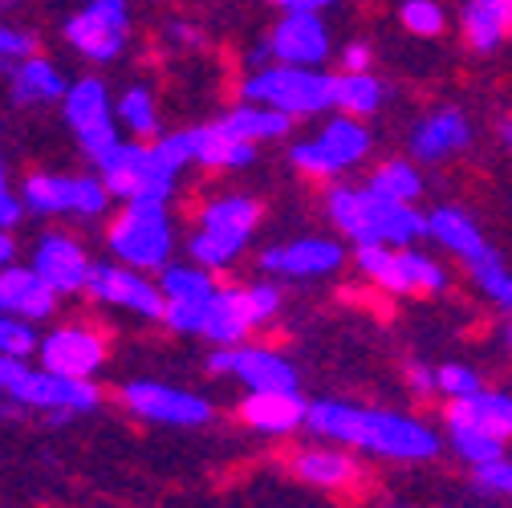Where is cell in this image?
<instances>
[{
	"instance_id": "obj_1",
	"label": "cell",
	"mask_w": 512,
	"mask_h": 508,
	"mask_svg": "<svg viewBox=\"0 0 512 508\" xmlns=\"http://www.w3.org/2000/svg\"><path fill=\"white\" fill-rule=\"evenodd\" d=\"M305 431L317 439H334L342 448H354L362 460H378V464H431L447 448L443 431L423 415L354 403V399H309Z\"/></svg>"
},
{
	"instance_id": "obj_2",
	"label": "cell",
	"mask_w": 512,
	"mask_h": 508,
	"mask_svg": "<svg viewBox=\"0 0 512 508\" xmlns=\"http://www.w3.org/2000/svg\"><path fill=\"white\" fill-rule=\"evenodd\" d=\"M326 220L342 240L358 244H419L427 236V212L415 204H395L387 196H378L374 187L362 183H330L326 187Z\"/></svg>"
},
{
	"instance_id": "obj_3",
	"label": "cell",
	"mask_w": 512,
	"mask_h": 508,
	"mask_svg": "<svg viewBox=\"0 0 512 508\" xmlns=\"http://www.w3.org/2000/svg\"><path fill=\"white\" fill-rule=\"evenodd\" d=\"M0 395L9 411H33L53 423L94 415L106 403L98 378H70L29 358H0Z\"/></svg>"
},
{
	"instance_id": "obj_4",
	"label": "cell",
	"mask_w": 512,
	"mask_h": 508,
	"mask_svg": "<svg viewBox=\"0 0 512 508\" xmlns=\"http://www.w3.org/2000/svg\"><path fill=\"white\" fill-rule=\"evenodd\" d=\"M17 192L29 208V216L37 220H110V212L118 208V200L110 196L106 179L90 167V171H25Z\"/></svg>"
},
{
	"instance_id": "obj_5",
	"label": "cell",
	"mask_w": 512,
	"mask_h": 508,
	"mask_svg": "<svg viewBox=\"0 0 512 508\" xmlns=\"http://www.w3.org/2000/svg\"><path fill=\"white\" fill-rule=\"evenodd\" d=\"M354 273L387 297H439L452 289V269L419 244H358Z\"/></svg>"
},
{
	"instance_id": "obj_6",
	"label": "cell",
	"mask_w": 512,
	"mask_h": 508,
	"mask_svg": "<svg viewBox=\"0 0 512 508\" xmlns=\"http://www.w3.org/2000/svg\"><path fill=\"white\" fill-rule=\"evenodd\" d=\"M285 309V289L273 277L256 281H220L208 301L204 342L208 346H240L252 342V334L269 330Z\"/></svg>"
},
{
	"instance_id": "obj_7",
	"label": "cell",
	"mask_w": 512,
	"mask_h": 508,
	"mask_svg": "<svg viewBox=\"0 0 512 508\" xmlns=\"http://www.w3.org/2000/svg\"><path fill=\"white\" fill-rule=\"evenodd\" d=\"M236 102H261L293 122L301 118H326L334 114V74L330 70H305V66H273L244 70L236 82Z\"/></svg>"
},
{
	"instance_id": "obj_8",
	"label": "cell",
	"mask_w": 512,
	"mask_h": 508,
	"mask_svg": "<svg viewBox=\"0 0 512 508\" xmlns=\"http://www.w3.org/2000/svg\"><path fill=\"white\" fill-rule=\"evenodd\" d=\"M374 151V135L362 118L350 114H326L322 126L309 135L297 139L289 147V167L313 183H342L354 167H362Z\"/></svg>"
},
{
	"instance_id": "obj_9",
	"label": "cell",
	"mask_w": 512,
	"mask_h": 508,
	"mask_svg": "<svg viewBox=\"0 0 512 508\" xmlns=\"http://www.w3.org/2000/svg\"><path fill=\"white\" fill-rule=\"evenodd\" d=\"M106 248L114 261L159 277L175 261L171 204H118L106 220Z\"/></svg>"
},
{
	"instance_id": "obj_10",
	"label": "cell",
	"mask_w": 512,
	"mask_h": 508,
	"mask_svg": "<svg viewBox=\"0 0 512 508\" xmlns=\"http://www.w3.org/2000/svg\"><path fill=\"white\" fill-rule=\"evenodd\" d=\"M98 175L118 204H171L183 171L155 143L122 139V147L98 167Z\"/></svg>"
},
{
	"instance_id": "obj_11",
	"label": "cell",
	"mask_w": 512,
	"mask_h": 508,
	"mask_svg": "<svg viewBox=\"0 0 512 508\" xmlns=\"http://www.w3.org/2000/svg\"><path fill=\"white\" fill-rule=\"evenodd\" d=\"M61 118H66V126L78 139L82 159L94 171L122 147V122H118V110H114V94L98 74H86V78L70 82V94H66V102H61Z\"/></svg>"
},
{
	"instance_id": "obj_12",
	"label": "cell",
	"mask_w": 512,
	"mask_h": 508,
	"mask_svg": "<svg viewBox=\"0 0 512 508\" xmlns=\"http://www.w3.org/2000/svg\"><path fill=\"white\" fill-rule=\"evenodd\" d=\"M131 33H135L131 0H86L61 21V41L90 66H114L131 49Z\"/></svg>"
},
{
	"instance_id": "obj_13",
	"label": "cell",
	"mask_w": 512,
	"mask_h": 508,
	"mask_svg": "<svg viewBox=\"0 0 512 508\" xmlns=\"http://www.w3.org/2000/svg\"><path fill=\"white\" fill-rule=\"evenodd\" d=\"M114 399L126 415H135L139 423H151V427L196 431L216 419V407L208 395L175 387V383H159V378H131V383L118 387Z\"/></svg>"
},
{
	"instance_id": "obj_14",
	"label": "cell",
	"mask_w": 512,
	"mask_h": 508,
	"mask_svg": "<svg viewBox=\"0 0 512 508\" xmlns=\"http://www.w3.org/2000/svg\"><path fill=\"white\" fill-rule=\"evenodd\" d=\"M204 370L212 378H228L240 391H301L297 362L273 342H240V346H212Z\"/></svg>"
},
{
	"instance_id": "obj_15",
	"label": "cell",
	"mask_w": 512,
	"mask_h": 508,
	"mask_svg": "<svg viewBox=\"0 0 512 508\" xmlns=\"http://www.w3.org/2000/svg\"><path fill=\"white\" fill-rule=\"evenodd\" d=\"M285 468L297 484H305L313 492H326V496H358L370 480L366 460L354 448H342V443L317 439V435H309L305 443L289 448Z\"/></svg>"
},
{
	"instance_id": "obj_16",
	"label": "cell",
	"mask_w": 512,
	"mask_h": 508,
	"mask_svg": "<svg viewBox=\"0 0 512 508\" xmlns=\"http://www.w3.org/2000/svg\"><path fill=\"white\" fill-rule=\"evenodd\" d=\"M346 265H354V252L346 248L342 236H326V232L269 244L256 257L261 277H273V281H322V277L342 273Z\"/></svg>"
},
{
	"instance_id": "obj_17",
	"label": "cell",
	"mask_w": 512,
	"mask_h": 508,
	"mask_svg": "<svg viewBox=\"0 0 512 508\" xmlns=\"http://www.w3.org/2000/svg\"><path fill=\"white\" fill-rule=\"evenodd\" d=\"M94 305L110 309V313H126L135 322H159L163 326V313H167V297L159 289V277L155 273H143V269H131L122 261H98L94 265V277H90V293H86Z\"/></svg>"
},
{
	"instance_id": "obj_18",
	"label": "cell",
	"mask_w": 512,
	"mask_h": 508,
	"mask_svg": "<svg viewBox=\"0 0 512 508\" xmlns=\"http://www.w3.org/2000/svg\"><path fill=\"white\" fill-rule=\"evenodd\" d=\"M37 362L57 370V374H70V378H98L110 362V334L86 317H70V322H57L41 334V350Z\"/></svg>"
},
{
	"instance_id": "obj_19",
	"label": "cell",
	"mask_w": 512,
	"mask_h": 508,
	"mask_svg": "<svg viewBox=\"0 0 512 508\" xmlns=\"http://www.w3.org/2000/svg\"><path fill=\"white\" fill-rule=\"evenodd\" d=\"M265 41L273 49V61L281 66H305V70H326L330 57H338L330 25L322 13H297L285 9L277 13V21L265 29Z\"/></svg>"
},
{
	"instance_id": "obj_20",
	"label": "cell",
	"mask_w": 512,
	"mask_h": 508,
	"mask_svg": "<svg viewBox=\"0 0 512 508\" xmlns=\"http://www.w3.org/2000/svg\"><path fill=\"white\" fill-rule=\"evenodd\" d=\"M29 265L61 293V301H70V297H86L90 293V277H94V257H90V248L70 236V232H61V228H49L33 240L29 248Z\"/></svg>"
},
{
	"instance_id": "obj_21",
	"label": "cell",
	"mask_w": 512,
	"mask_h": 508,
	"mask_svg": "<svg viewBox=\"0 0 512 508\" xmlns=\"http://www.w3.org/2000/svg\"><path fill=\"white\" fill-rule=\"evenodd\" d=\"M476 126L460 106H435L407 131V155L423 167H439L472 147Z\"/></svg>"
},
{
	"instance_id": "obj_22",
	"label": "cell",
	"mask_w": 512,
	"mask_h": 508,
	"mask_svg": "<svg viewBox=\"0 0 512 508\" xmlns=\"http://www.w3.org/2000/svg\"><path fill=\"white\" fill-rule=\"evenodd\" d=\"M236 423L261 439H293L309 427V399L301 391H244Z\"/></svg>"
},
{
	"instance_id": "obj_23",
	"label": "cell",
	"mask_w": 512,
	"mask_h": 508,
	"mask_svg": "<svg viewBox=\"0 0 512 508\" xmlns=\"http://www.w3.org/2000/svg\"><path fill=\"white\" fill-rule=\"evenodd\" d=\"M0 313L21 317L33 326H53L61 313V293L25 261L0 269Z\"/></svg>"
},
{
	"instance_id": "obj_24",
	"label": "cell",
	"mask_w": 512,
	"mask_h": 508,
	"mask_svg": "<svg viewBox=\"0 0 512 508\" xmlns=\"http://www.w3.org/2000/svg\"><path fill=\"white\" fill-rule=\"evenodd\" d=\"M187 135H191V167H200L208 175L248 171L256 163V155H261V147H256V143H248L236 131H228L224 118L187 126Z\"/></svg>"
},
{
	"instance_id": "obj_25",
	"label": "cell",
	"mask_w": 512,
	"mask_h": 508,
	"mask_svg": "<svg viewBox=\"0 0 512 508\" xmlns=\"http://www.w3.org/2000/svg\"><path fill=\"white\" fill-rule=\"evenodd\" d=\"M5 94H9V106H17V110H53L66 102L70 78L61 74L53 57L37 53V57L17 61V66L5 70Z\"/></svg>"
},
{
	"instance_id": "obj_26",
	"label": "cell",
	"mask_w": 512,
	"mask_h": 508,
	"mask_svg": "<svg viewBox=\"0 0 512 508\" xmlns=\"http://www.w3.org/2000/svg\"><path fill=\"white\" fill-rule=\"evenodd\" d=\"M261 220H265V204L252 192H216L196 208V228L200 232L236 240L244 248L252 244L256 232H261Z\"/></svg>"
},
{
	"instance_id": "obj_27",
	"label": "cell",
	"mask_w": 512,
	"mask_h": 508,
	"mask_svg": "<svg viewBox=\"0 0 512 508\" xmlns=\"http://www.w3.org/2000/svg\"><path fill=\"white\" fill-rule=\"evenodd\" d=\"M427 240L439 252H447L452 261H460V265H472V261L484 257V252H492L484 228L456 204H443V208L427 212Z\"/></svg>"
},
{
	"instance_id": "obj_28",
	"label": "cell",
	"mask_w": 512,
	"mask_h": 508,
	"mask_svg": "<svg viewBox=\"0 0 512 508\" xmlns=\"http://www.w3.org/2000/svg\"><path fill=\"white\" fill-rule=\"evenodd\" d=\"M460 37L480 57L500 53L512 41V0H464Z\"/></svg>"
},
{
	"instance_id": "obj_29",
	"label": "cell",
	"mask_w": 512,
	"mask_h": 508,
	"mask_svg": "<svg viewBox=\"0 0 512 508\" xmlns=\"http://www.w3.org/2000/svg\"><path fill=\"white\" fill-rule=\"evenodd\" d=\"M114 110L126 139H139V143H155L163 139V110H159V94L147 82H131L114 94Z\"/></svg>"
},
{
	"instance_id": "obj_30",
	"label": "cell",
	"mask_w": 512,
	"mask_h": 508,
	"mask_svg": "<svg viewBox=\"0 0 512 508\" xmlns=\"http://www.w3.org/2000/svg\"><path fill=\"white\" fill-rule=\"evenodd\" d=\"M443 419H460V423H472L504 443H512V391H500V387H488L480 391L476 399H464V403H447L443 407Z\"/></svg>"
},
{
	"instance_id": "obj_31",
	"label": "cell",
	"mask_w": 512,
	"mask_h": 508,
	"mask_svg": "<svg viewBox=\"0 0 512 508\" xmlns=\"http://www.w3.org/2000/svg\"><path fill=\"white\" fill-rule=\"evenodd\" d=\"M224 126L228 131H236L240 139L265 147V143H281L293 135V118L273 110V106H261V102H232L224 114Z\"/></svg>"
},
{
	"instance_id": "obj_32",
	"label": "cell",
	"mask_w": 512,
	"mask_h": 508,
	"mask_svg": "<svg viewBox=\"0 0 512 508\" xmlns=\"http://www.w3.org/2000/svg\"><path fill=\"white\" fill-rule=\"evenodd\" d=\"M366 183L374 187L378 196H387L395 204H415L423 200L427 192V179H423V163H415L411 155H391V159H382L366 171Z\"/></svg>"
},
{
	"instance_id": "obj_33",
	"label": "cell",
	"mask_w": 512,
	"mask_h": 508,
	"mask_svg": "<svg viewBox=\"0 0 512 508\" xmlns=\"http://www.w3.org/2000/svg\"><path fill=\"white\" fill-rule=\"evenodd\" d=\"M443 439H447V452H452L468 472L476 468H488V464H500L508 460V443L472 427V423H460V419H443Z\"/></svg>"
},
{
	"instance_id": "obj_34",
	"label": "cell",
	"mask_w": 512,
	"mask_h": 508,
	"mask_svg": "<svg viewBox=\"0 0 512 508\" xmlns=\"http://www.w3.org/2000/svg\"><path fill=\"white\" fill-rule=\"evenodd\" d=\"M387 106V82L374 78L370 70L366 74H334V110L338 114H350V118H362L370 122L374 114H382Z\"/></svg>"
},
{
	"instance_id": "obj_35",
	"label": "cell",
	"mask_w": 512,
	"mask_h": 508,
	"mask_svg": "<svg viewBox=\"0 0 512 508\" xmlns=\"http://www.w3.org/2000/svg\"><path fill=\"white\" fill-rule=\"evenodd\" d=\"M464 277H468V285H472L492 309H500V313L512 317V265L500 257L496 248L484 252L480 261L464 265Z\"/></svg>"
},
{
	"instance_id": "obj_36",
	"label": "cell",
	"mask_w": 512,
	"mask_h": 508,
	"mask_svg": "<svg viewBox=\"0 0 512 508\" xmlns=\"http://www.w3.org/2000/svg\"><path fill=\"white\" fill-rule=\"evenodd\" d=\"M220 285V277L196 261H171L163 273H159V289L167 301H200V297H212Z\"/></svg>"
},
{
	"instance_id": "obj_37",
	"label": "cell",
	"mask_w": 512,
	"mask_h": 508,
	"mask_svg": "<svg viewBox=\"0 0 512 508\" xmlns=\"http://www.w3.org/2000/svg\"><path fill=\"white\" fill-rule=\"evenodd\" d=\"M244 252H248L244 244L224 240V236H212V232H200V228H191V236H187V257L196 261V265H204V269H212L216 277H224L228 269H236Z\"/></svg>"
},
{
	"instance_id": "obj_38",
	"label": "cell",
	"mask_w": 512,
	"mask_h": 508,
	"mask_svg": "<svg viewBox=\"0 0 512 508\" xmlns=\"http://www.w3.org/2000/svg\"><path fill=\"white\" fill-rule=\"evenodd\" d=\"M480 391H488V378L476 366H468V362H439V370H435V399L443 407L476 399Z\"/></svg>"
},
{
	"instance_id": "obj_39",
	"label": "cell",
	"mask_w": 512,
	"mask_h": 508,
	"mask_svg": "<svg viewBox=\"0 0 512 508\" xmlns=\"http://www.w3.org/2000/svg\"><path fill=\"white\" fill-rule=\"evenodd\" d=\"M399 25L403 33L419 41H435L447 33V9L443 0H399Z\"/></svg>"
},
{
	"instance_id": "obj_40",
	"label": "cell",
	"mask_w": 512,
	"mask_h": 508,
	"mask_svg": "<svg viewBox=\"0 0 512 508\" xmlns=\"http://www.w3.org/2000/svg\"><path fill=\"white\" fill-rule=\"evenodd\" d=\"M41 326L33 322H21V317H0V358H29L37 362V350H41Z\"/></svg>"
},
{
	"instance_id": "obj_41",
	"label": "cell",
	"mask_w": 512,
	"mask_h": 508,
	"mask_svg": "<svg viewBox=\"0 0 512 508\" xmlns=\"http://www.w3.org/2000/svg\"><path fill=\"white\" fill-rule=\"evenodd\" d=\"M41 53V33L33 25H17V21H5L0 25V61L5 70L17 66V61H29Z\"/></svg>"
},
{
	"instance_id": "obj_42",
	"label": "cell",
	"mask_w": 512,
	"mask_h": 508,
	"mask_svg": "<svg viewBox=\"0 0 512 508\" xmlns=\"http://www.w3.org/2000/svg\"><path fill=\"white\" fill-rule=\"evenodd\" d=\"M159 41H163L167 49H175V53H200V49L208 45L204 29H200V25H191V21H183V17L167 21L163 33H159Z\"/></svg>"
},
{
	"instance_id": "obj_43",
	"label": "cell",
	"mask_w": 512,
	"mask_h": 508,
	"mask_svg": "<svg viewBox=\"0 0 512 508\" xmlns=\"http://www.w3.org/2000/svg\"><path fill=\"white\" fill-rule=\"evenodd\" d=\"M472 480H476V488H480V492L512 500V460H500V464L476 468V472H472Z\"/></svg>"
},
{
	"instance_id": "obj_44",
	"label": "cell",
	"mask_w": 512,
	"mask_h": 508,
	"mask_svg": "<svg viewBox=\"0 0 512 508\" xmlns=\"http://www.w3.org/2000/svg\"><path fill=\"white\" fill-rule=\"evenodd\" d=\"M25 216H29V208H25L21 192L13 187L9 171H5V179H0V232H17V224H21Z\"/></svg>"
},
{
	"instance_id": "obj_45",
	"label": "cell",
	"mask_w": 512,
	"mask_h": 508,
	"mask_svg": "<svg viewBox=\"0 0 512 508\" xmlns=\"http://www.w3.org/2000/svg\"><path fill=\"white\" fill-rule=\"evenodd\" d=\"M435 370H439V366H431V362H423V358H407V362H403L407 391H411L415 399H435Z\"/></svg>"
},
{
	"instance_id": "obj_46",
	"label": "cell",
	"mask_w": 512,
	"mask_h": 508,
	"mask_svg": "<svg viewBox=\"0 0 512 508\" xmlns=\"http://www.w3.org/2000/svg\"><path fill=\"white\" fill-rule=\"evenodd\" d=\"M374 66V45L362 41V37H350L342 49H338V70L342 74H366Z\"/></svg>"
},
{
	"instance_id": "obj_47",
	"label": "cell",
	"mask_w": 512,
	"mask_h": 508,
	"mask_svg": "<svg viewBox=\"0 0 512 508\" xmlns=\"http://www.w3.org/2000/svg\"><path fill=\"white\" fill-rule=\"evenodd\" d=\"M342 5V0H277V13H285V9H297V13H330V9H338Z\"/></svg>"
},
{
	"instance_id": "obj_48",
	"label": "cell",
	"mask_w": 512,
	"mask_h": 508,
	"mask_svg": "<svg viewBox=\"0 0 512 508\" xmlns=\"http://www.w3.org/2000/svg\"><path fill=\"white\" fill-rule=\"evenodd\" d=\"M5 265H21L17 261V236L13 232H0V269Z\"/></svg>"
},
{
	"instance_id": "obj_49",
	"label": "cell",
	"mask_w": 512,
	"mask_h": 508,
	"mask_svg": "<svg viewBox=\"0 0 512 508\" xmlns=\"http://www.w3.org/2000/svg\"><path fill=\"white\" fill-rule=\"evenodd\" d=\"M496 135H500V143L512 151V118H504V122H500V131H496Z\"/></svg>"
},
{
	"instance_id": "obj_50",
	"label": "cell",
	"mask_w": 512,
	"mask_h": 508,
	"mask_svg": "<svg viewBox=\"0 0 512 508\" xmlns=\"http://www.w3.org/2000/svg\"><path fill=\"white\" fill-rule=\"evenodd\" d=\"M0 5H5V13H13V9L21 5V0H0Z\"/></svg>"
},
{
	"instance_id": "obj_51",
	"label": "cell",
	"mask_w": 512,
	"mask_h": 508,
	"mask_svg": "<svg viewBox=\"0 0 512 508\" xmlns=\"http://www.w3.org/2000/svg\"><path fill=\"white\" fill-rule=\"evenodd\" d=\"M508 350H512V317H508Z\"/></svg>"
},
{
	"instance_id": "obj_52",
	"label": "cell",
	"mask_w": 512,
	"mask_h": 508,
	"mask_svg": "<svg viewBox=\"0 0 512 508\" xmlns=\"http://www.w3.org/2000/svg\"><path fill=\"white\" fill-rule=\"evenodd\" d=\"M387 508H415V504H387Z\"/></svg>"
},
{
	"instance_id": "obj_53",
	"label": "cell",
	"mask_w": 512,
	"mask_h": 508,
	"mask_svg": "<svg viewBox=\"0 0 512 508\" xmlns=\"http://www.w3.org/2000/svg\"><path fill=\"white\" fill-rule=\"evenodd\" d=\"M269 5H277V0H269Z\"/></svg>"
}]
</instances>
